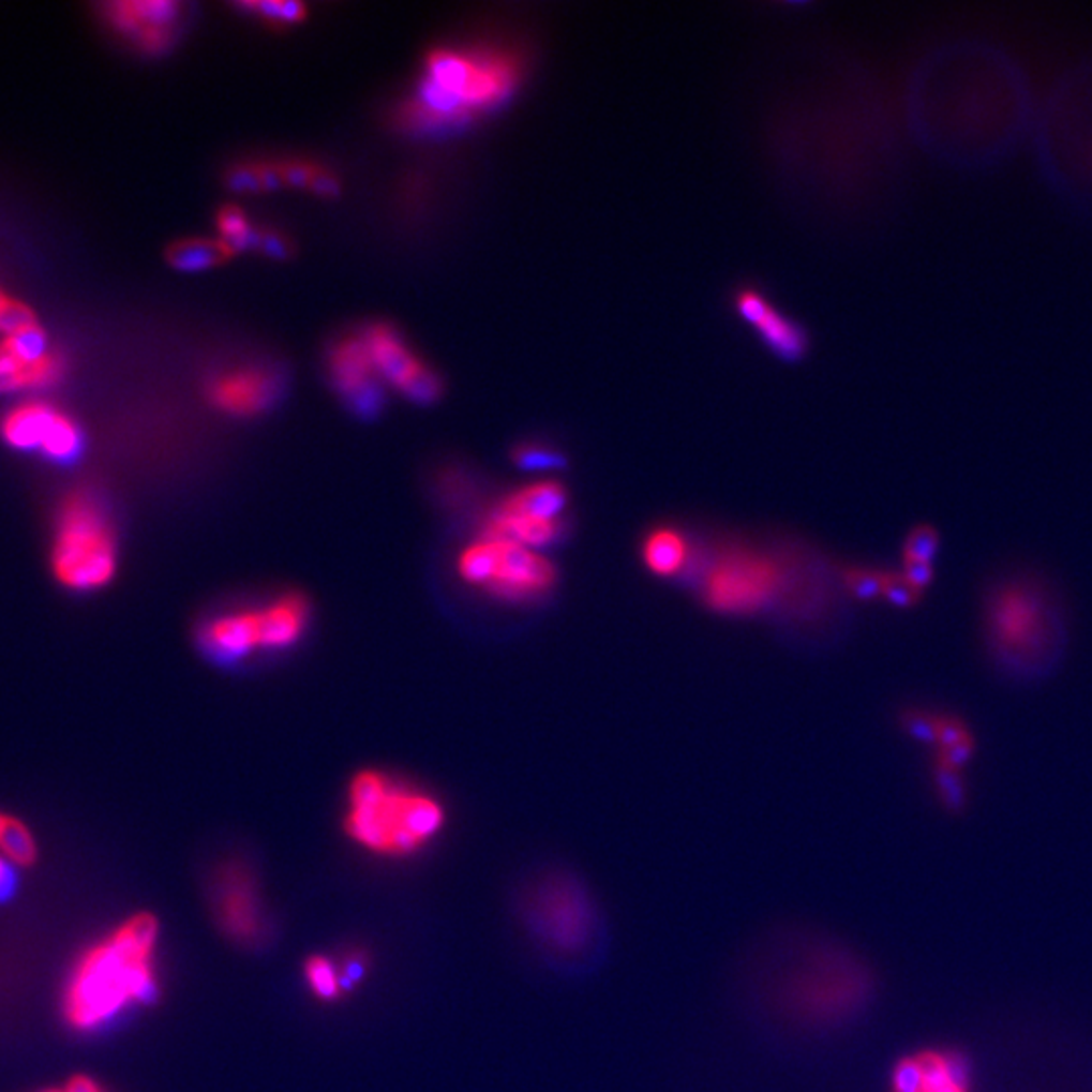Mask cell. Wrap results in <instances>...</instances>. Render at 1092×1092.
Masks as SVG:
<instances>
[{
	"label": "cell",
	"mask_w": 1092,
	"mask_h": 1092,
	"mask_svg": "<svg viewBox=\"0 0 1092 1092\" xmlns=\"http://www.w3.org/2000/svg\"><path fill=\"white\" fill-rule=\"evenodd\" d=\"M1038 104L1020 57L979 33L934 45L918 63L911 88L921 143L963 170L991 168L1030 143Z\"/></svg>",
	"instance_id": "1"
},
{
	"label": "cell",
	"mask_w": 1092,
	"mask_h": 1092,
	"mask_svg": "<svg viewBox=\"0 0 1092 1092\" xmlns=\"http://www.w3.org/2000/svg\"><path fill=\"white\" fill-rule=\"evenodd\" d=\"M162 927L150 911L128 914L73 963L61 993L68 1026L100 1032L159 993Z\"/></svg>",
	"instance_id": "2"
},
{
	"label": "cell",
	"mask_w": 1092,
	"mask_h": 1092,
	"mask_svg": "<svg viewBox=\"0 0 1092 1092\" xmlns=\"http://www.w3.org/2000/svg\"><path fill=\"white\" fill-rule=\"evenodd\" d=\"M982 640L1003 676L1016 682L1048 678L1068 644L1060 597L1038 574H1003L982 597Z\"/></svg>",
	"instance_id": "3"
},
{
	"label": "cell",
	"mask_w": 1092,
	"mask_h": 1092,
	"mask_svg": "<svg viewBox=\"0 0 1092 1092\" xmlns=\"http://www.w3.org/2000/svg\"><path fill=\"white\" fill-rule=\"evenodd\" d=\"M1030 144L1046 186L1092 219V54L1062 68L1044 91Z\"/></svg>",
	"instance_id": "4"
},
{
	"label": "cell",
	"mask_w": 1092,
	"mask_h": 1092,
	"mask_svg": "<svg viewBox=\"0 0 1092 1092\" xmlns=\"http://www.w3.org/2000/svg\"><path fill=\"white\" fill-rule=\"evenodd\" d=\"M448 825V809L428 789L383 769L357 773L342 811V829L360 852L383 859L425 852Z\"/></svg>",
	"instance_id": "5"
},
{
	"label": "cell",
	"mask_w": 1092,
	"mask_h": 1092,
	"mask_svg": "<svg viewBox=\"0 0 1092 1092\" xmlns=\"http://www.w3.org/2000/svg\"><path fill=\"white\" fill-rule=\"evenodd\" d=\"M120 538L106 498L77 488L59 504L51 544V571L73 593L104 589L118 573Z\"/></svg>",
	"instance_id": "6"
},
{
	"label": "cell",
	"mask_w": 1092,
	"mask_h": 1092,
	"mask_svg": "<svg viewBox=\"0 0 1092 1092\" xmlns=\"http://www.w3.org/2000/svg\"><path fill=\"white\" fill-rule=\"evenodd\" d=\"M455 569L469 587L517 605L547 597L558 581L555 563L540 551L484 535L460 551Z\"/></svg>",
	"instance_id": "7"
},
{
	"label": "cell",
	"mask_w": 1092,
	"mask_h": 1092,
	"mask_svg": "<svg viewBox=\"0 0 1092 1092\" xmlns=\"http://www.w3.org/2000/svg\"><path fill=\"white\" fill-rule=\"evenodd\" d=\"M802 969L806 975L793 973L779 991V1000L786 1002L788 1014L811 1026H832L850 1018L872 993L870 973L848 953L827 951L822 961L813 957Z\"/></svg>",
	"instance_id": "8"
},
{
	"label": "cell",
	"mask_w": 1092,
	"mask_h": 1092,
	"mask_svg": "<svg viewBox=\"0 0 1092 1092\" xmlns=\"http://www.w3.org/2000/svg\"><path fill=\"white\" fill-rule=\"evenodd\" d=\"M522 911L538 941L560 955L587 949L599 923L592 893L571 874L542 878L524 896Z\"/></svg>",
	"instance_id": "9"
},
{
	"label": "cell",
	"mask_w": 1092,
	"mask_h": 1092,
	"mask_svg": "<svg viewBox=\"0 0 1092 1092\" xmlns=\"http://www.w3.org/2000/svg\"><path fill=\"white\" fill-rule=\"evenodd\" d=\"M786 587V569L761 551L731 549L704 571L700 597L724 615H752L773 605Z\"/></svg>",
	"instance_id": "10"
},
{
	"label": "cell",
	"mask_w": 1092,
	"mask_h": 1092,
	"mask_svg": "<svg viewBox=\"0 0 1092 1092\" xmlns=\"http://www.w3.org/2000/svg\"><path fill=\"white\" fill-rule=\"evenodd\" d=\"M425 79L478 116V111L496 108L510 98L519 84V63L494 51L474 55L435 51L428 59Z\"/></svg>",
	"instance_id": "11"
},
{
	"label": "cell",
	"mask_w": 1092,
	"mask_h": 1092,
	"mask_svg": "<svg viewBox=\"0 0 1092 1092\" xmlns=\"http://www.w3.org/2000/svg\"><path fill=\"white\" fill-rule=\"evenodd\" d=\"M207 902L219 932L235 945L253 947L268 937V902L250 862H219L207 882Z\"/></svg>",
	"instance_id": "12"
},
{
	"label": "cell",
	"mask_w": 1092,
	"mask_h": 1092,
	"mask_svg": "<svg viewBox=\"0 0 1092 1092\" xmlns=\"http://www.w3.org/2000/svg\"><path fill=\"white\" fill-rule=\"evenodd\" d=\"M0 437L9 448L39 453L59 466L77 462L86 442L70 415L43 401H25L4 413Z\"/></svg>",
	"instance_id": "13"
},
{
	"label": "cell",
	"mask_w": 1092,
	"mask_h": 1092,
	"mask_svg": "<svg viewBox=\"0 0 1092 1092\" xmlns=\"http://www.w3.org/2000/svg\"><path fill=\"white\" fill-rule=\"evenodd\" d=\"M65 375V360L49 350L41 326L0 341V393L49 389Z\"/></svg>",
	"instance_id": "14"
},
{
	"label": "cell",
	"mask_w": 1092,
	"mask_h": 1092,
	"mask_svg": "<svg viewBox=\"0 0 1092 1092\" xmlns=\"http://www.w3.org/2000/svg\"><path fill=\"white\" fill-rule=\"evenodd\" d=\"M332 385L350 412L371 419L385 403L383 385L378 383L375 362L364 336H348L334 344L330 353Z\"/></svg>",
	"instance_id": "15"
},
{
	"label": "cell",
	"mask_w": 1092,
	"mask_h": 1092,
	"mask_svg": "<svg viewBox=\"0 0 1092 1092\" xmlns=\"http://www.w3.org/2000/svg\"><path fill=\"white\" fill-rule=\"evenodd\" d=\"M198 647L219 663L250 660L264 652L261 609L237 608L205 619L197 631Z\"/></svg>",
	"instance_id": "16"
},
{
	"label": "cell",
	"mask_w": 1092,
	"mask_h": 1092,
	"mask_svg": "<svg viewBox=\"0 0 1092 1092\" xmlns=\"http://www.w3.org/2000/svg\"><path fill=\"white\" fill-rule=\"evenodd\" d=\"M280 380L278 376L259 369H239L234 373L215 376L207 397L219 412L231 417H255L268 412L278 401Z\"/></svg>",
	"instance_id": "17"
},
{
	"label": "cell",
	"mask_w": 1092,
	"mask_h": 1092,
	"mask_svg": "<svg viewBox=\"0 0 1092 1092\" xmlns=\"http://www.w3.org/2000/svg\"><path fill=\"white\" fill-rule=\"evenodd\" d=\"M741 316L754 326L759 336L767 342L771 350L783 359H797L806 350V334L795 323L779 314L773 305L757 291L747 289L736 298Z\"/></svg>",
	"instance_id": "18"
},
{
	"label": "cell",
	"mask_w": 1092,
	"mask_h": 1092,
	"mask_svg": "<svg viewBox=\"0 0 1092 1092\" xmlns=\"http://www.w3.org/2000/svg\"><path fill=\"white\" fill-rule=\"evenodd\" d=\"M264 622V652L275 654L296 647L304 638L312 609L300 593H282L259 605Z\"/></svg>",
	"instance_id": "19"
},
{
	"label": "cell",
	"mask_w": 1092,
	"mask_h": 1092,
	"mask_svg": "<svg viewBox=\"0 0 1092 1092\" xmlns=\"http://www.w3.org/2000/svg\"><path fill=\"white\" fill-rule=\"evenodd\" d=\"M362 336L371 350L378 376L389 380L401 393L428 369L389 324L369 326Z\"/></svg>",
	"instance_id": "20"
},
{
	"label": "cell",
	"mask_w": 1092,
	"mask_h": 1092,
	"mask_svg": "<svg viewBox=\"0 0 1092 1092\" xmlns=\"http://www.w3.org/2000/svg\"><path fill=\"white\" fill-rule=\"evenodd\" d=\"M569 506V490L556 480H540L524 484L504 496L490 514L502 519L558 520L565 519Z\"/></svg>",
	"instance_id": "21"
},
{
	"label": "cell",
	"mask_w": 1092,
	"mask_h": 1092,
	"mask_svg": "<svg viewBox=\"0 0 1092 1092\" xmlns=\"http://www.w3.org/2000/svg\"><path fill=\"white\" fill-rule=\"evenodd\" d=\"M180 4L177 2H111L104 6V15L108 18L109 25L134 41L159 27H173V23L179 17Z\"/></svg>",
	"instance_id": "22"
},
{
	"label": "cell",
	"mask_w": 1092,
	"mask_h": 1092,
	"mask_svg": "<svg viewBox=\"0 0 1092 1092\" xmlns=\"http://www.w3.org/2000/svg\"><path fill=\"white\" fill-rule=\"evenodd\" d=\"M362 971L360 963L341 961L336 957L314 953L302 966L305 987L314 1000L324 1003L339 1002L353 979Z\"/></svg>",
	"instance_id": "23"
},
{
	"label": "cell",
	"mask_w": 1092,
	"mask_h": 1092,
	"mask_svg": "<svg viewBox=\"0 0 1092 1092\" xmlns=\"http://www.w3.org/2000/svg\"><path fill=\"white\" fill-rule=\"evenodd\" d=\"M642 560L656 577H676L690 565L688 537L674 526L654 528L642 542Z\"/></svg>",
	"instance_id": "24"
},
{
	"label": "cell",
	"mask_w": 1092,
	"mask_h": 1092,
	"mask_svg": "<svg viewBox=\"0 0 1092 1092\" xmlns=\"http://www.w3.org/2000/svg\"><path fill=\"white\" fill-rule=\"evenodd\" d=\"M234 255V251L221 239H182L173 243L166 251L168 264L179 271L189 273L216 268L223 261L231 259Z\"/></svg>",
	"instance_id": "25"
},
{
	"label": "cell",
	"mask_w": 1092,
	"mask_h": 1092,
	"mask_svg": "<svg viewBox=\"0 0 1092 1092\" xmlns=\"http://www.w3.org/2000/svg\"><path fill=\"white\" fill-rule=\"evenodd\" d=\"M923 1089L921 1092H969V1068L957 1054H921Z\"/></svg>",
	"instance_id": "26"
},
{
	"label": "cell",
	"mask_w": 1092,
	"mask_h": 1092,
	"mask_svg": "<svg viewBox=\"0 0 1092 1092\" xmlns=\"http://www.w3.org/2000/svg\"><path fill=\"white\" fill-rule=\"evenodd\" d=\"M0 854L15 868H29L39 858L35 836L29 825L4 813L0 822Z\"/></svg>",
	"instance_id": "27"
},
{
	"label": "cell",
	"mask_w": 1092,
	"mask_h": 1092,
	"mask_svg": "<svg viewBox=\"0 0 1092 1092\" xmlns=\"http://www.w3.org/2000/svg\"><path fill=\"white\" fill-rule=\"evenodd\" d=\"M932 786L937 797L949 811H963L968 807V781L963 769L953 767L939 752L932 761Z\"/></svg>",
	"instance_id": "28"
},
{
	"label": "cell",
	"mask_w": 1092,
	"mask_h": 1092,
	"mask_svg": "<svg viewBox=\"0 0 1092 1092\" xmlns=\"http://www.w3.org/2000/svg\"><path fill=\"white\" fill-rule=\"evenodd\" d=\"M216 227H219V239L234 253L248 251L251 248L257 250L261 231L251 225L250 219L241 209L223 207L216 215Z\"/></svg>",
	"instance_id": "29"
},
{
	"label": "cell",
	"mask_w": 1092,
	"mask_h": 1092,
	"mask_svg": "<svg viewBox=\"0 0 1092 1092\" xmlns=\"http://www.w3.org/2000/svg\"><path fill=\"white\" fill-rule=\"evenodd\" d=\"M941 535L931 524H918L904 538L902 544V565H914V563H932V558L939 553Z\"/></svg>",
	"instance_id": "30"
},
{
	"label": "cell",
	"mask_w": 1092,
	"mask_h": 1092,
	"mask_svg": "<svg viewBox=\"0 0 1092 1092\" xmlns=\"http://www.w3.org/2000/svg\"><path fill=\"white\" fill-rule=\"evenodd\" d=\"M882 577H884V571H877V569L846 567L842 571V583L854 599L874 601V599H882Z\"/></svg>",
	"instance_id": "31"
},
{
	"label": "cell",
	"mask_w": 1092,
	"mask_h": 1092,
	"mask_svg": "<svg viewBox=\"0 0 1092 1092\" xmlns=\"http://www.w3.org/2000/svg\"><path fill=\"white\" fill-rule=\"evenodd\" d=\"M512 458L517 462V466L522 469H558V467L565 466V460L560 455V451L549 448V446H542V444H520L519 448L512 451Z\"/></svg>",
	"instance_id": "32"
},
{
	"label": "cell",
	"mask_w": 1092,
	"mask_h": 1092,
	"mask_svg": "<svg viewBox=\"0 0 1092 1092\" xmlns=\"http://www.w3.org/2000/svg\"><path fill=\"white\" fill-rule=\"evenodd\" d=\"M241 9L253 11L257 17L268 18L269 23H300L305 17L304 4L300 2H248Z\"/></svg>",
	"instance_id": "33"
},
{
	"label": "cell",
	"mask_w": 1092,
	"mask_h": 1092,
	"mask_svg": "<svg viewBox=\"0 0 1092 1092\" xmlns=\"http://www.w3.org/2000/svg\"><path fill=\"white\" fill-rule=\"evenodd\" d=\"M882 599L895 608L907 609L914 608L923 595L918 592H914L913 587L904 581L902 573H893V571H884L882 577Z\"/></svg>",
	"instance_id": "34"
},
{
	"label": "cell",
	"mask_w": 1092,
	"mask_h": 1092,
	"mask_svg": "<svg viewBox=\"0 0 1092 1092\" xmlns=\"http://www.w3.org/2000/svg\"><path fill=\"white\" fill-rule=\"evenodd\" d=\"M442 393H444L442 378L435 375L430 367L421 375L417 376L412 385L403 391V394L409 401H413V403H417V405H430L433 401H437Z\"/></svg>",
	"instance_id": "35"
},
{
	"label": "cell",
	"mask_w": 1092,
	"mask_h": 1092,
	"mask_svg": "<svg viewBox=\"0 0 1092 1092\" xmlns=\"http://www.w3.org/2000/svg\"><path fill=\"white\" fill-rule=\"evenodd\" d=\"M900 727L914 741L925 743V745H934L931 710H921V708L904 710L900 715Z\"/></svg>",
	"instance_id": "36"
},
{
	"label": "cell",
	"mask_w": 1092,
	"mask_h": 1092,
	"mask_svg": "<svg viewBox=\"0 0 1092 1092\" xmlns=\"http://www.w3.org/2000/svg\"><path fill=\"white\" fill-rule=\"evenodd\" d=\"M923 1089V1066L921 1060L907 1058L895 1068L893 1092H921Z\"/></svg>",
	"instance_id": "37"
},
{
	"label": "cell",
	"mask_w": 1092,
	"mask_h": 1092,
	"mask_svg": "<svg viewBox=\"0 0 1092 1092\" xmlns=\"http://www.w3.org/2000/svg\"><path fill=\"white\" fill-rule=\"evenodd\" d=\"M227 182L234 191L239 193H255V191H264V184H261V177H259V166H235L234 170L229 173Z\"/></svg>",
	"instance_id": "38"
},
{
	"label": "cell",
	"mask_w": 1092,
	"mask_h": 1092,
	"mask_svg": "<svg viewBox=\"0 0 1092 1092\" xmlns=\"http://www.w3.org/2000/svg\"><path fill=\"white\" fill-rule=\"evenodd\" d=\"M902 577L913 587L914 592L925 593L934 579V567L932 563H914V565H902Z\"/></svg>",
	"instance_id": "39"
},
{
	"label": "cell",
	"mask_w": 1092,
	"mask_h": 1092,
	"mask_svg": "<svg viewBox=\"0 0 1092 1092\" xmlns=\"http://www.w3.org/2000/svg\"><path fill=\"white\" fill-rule=\"evenodd\" d=\"M257 250L264 251L268 257H273V259H284L287 257V241L275 231H261Z\"/></svg>",
	"instance_id": "40"
},
{
	"label": "cell",
	"mask_w": 1092,
	"mask_h": 1092,
	"mask_svg": "<svg viewBox=\"0 0 1092 1092\" xmlns=\"http://www.w3.org/2000/svg\"><path fill=\"white\" fill-rule=\"evenodd\" d=\"M41 1092H106V1089L88 1075H75L61 1087H51Z\"/></svg>",
	"instance_id": "41"
},
{
	"label": "cell",
	"mask_w": 1092,
	"mask_h": 1092,
	"mask_svg": "<svg viewBox=\"0 0 1092 1092\" xmlns=\"http://www.w3.org/2000/svg\"><path fill=\"white\" fill-rule=\"evenodd\" d=\"M17 886V868L0 854V902L13 895Z\"/></svg>",
	"instance_id": "42"
},
{
	"label": "cell",
	"mask_w": 1092,
	"mask_h": 1092,
	"mask_svg": "<svg viewBox=\"0 0 1092 1092\" xmlns=\"http://www.w3.org/2000/svg\"><path fill=\"white\" fill-rule=\"evenodd\" d=\"M310 189H312V191H316L318 195H324V197H334V195H339V184H336V179H334V177H330V175H328V173H324V170H320V173L316 175V179L312 180Z\"/></svg>",
	"instance_id": "43"
}]
</instances>
